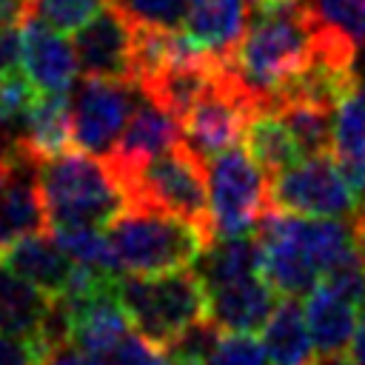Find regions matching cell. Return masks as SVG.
Returning a JSON list of instances; mask_svg holds the SVG:
<instances>
[{
  "label": "cell",
  "instance_id": "11",
  "mask_svg": "<svg viewBox=\"0 0 365 365\" xmlns=\"http://www.w3.org/2000/svg\"><path fill=\"white\" fill-rule=\"evenodd\" d=\"M180 140H182L180 117L140 91L137 106H134L123 134L117 137L114 148L103 160L114 177H123V174L140 168L143 163L160 157L163 151L174 148Z\"/></svg>",
  "mask_w": 365,
  "mask_h": 365
},
{
  "label": "cell",
  "instance_id": "8",
  "mask_svg": "<svg viewBox=\"0 0 365 365\" xmlns=\"http://www.w3.org/2000/svg\"><path fill=\"white\" fill-rule=\"evenodd\" d=\"M140 88L128 80L83 77L71 91V143L80 151L106 157L123 134Z\"/></svg>",
  "mask_w": 365,
  "mask_h": 365
},
{
  "label": "cell",
  "instance_id": "6",
  "mask_svg": "<svg viewBox=\"0 0 365 365\" xmlns=\"http://www.w3.org/2000/svg\"><path fill=\"white\" fill-rule=\"evenodd\" d=\"M208 180V208L217 237L248 234L271 211L268 174L254 163V157L234 145L205 163Z\"/></svg>",
  "mask_w": 365,
  "mask_h": 365
},
{
  "label": "cell",
  "instance_id": "4",
  "mask_svg": "<svg viewBox=\"0 0 365 365\" xmlns=\"http://www.w3.org/2000/svg\"><path fill=\"white\" fill-rule=\"evenodd\" d=\"M117 297L131 328L165 351L188 325L208 317V291L194 265L163 274H120Z\"/></svg>",
  "mask_w": 365,
  "mask_h": 365
},
{
  "label": "cell",
  "instance_id": "9",
  "mask_svg": "<svg viewBox=\"0 0 365 365\" xmlns=\"http://www.w3.org/2000/svg\"><path fill=\"white\" fill-rule=\"evenodd\" d=\"M74 54L83 77L128 80L131 83V51L134 23L108 0L88 23L74 31Z\"/></svg>",
  "mask_w": 365,
  "mask_h": 365
},
{
  "label": "cell",
  "instance_id": "17",
  "mask_svg": "<svg viewBox=\"0 0 365 365\" xmlns=\"http://www.w3.org/2000/svg\"><path fill=\"white\" fill-rule=\"evenodd\" d=\"M248 0H188L182 31L211 54H234L248 29Z\"/></svg>",
  "mask_w": 365,
  "mask_h": 365
},
{
  "label": "cell",
  "instance_id": "33",
  "mask_svg": "<svg viewBox=\"0 0 365 365\" xmlns=\"http://www.w3.org/2000/svg\"><path fill=\"white\" fill-rule=\"evenodd\" d=\"M351 359H354V365H365V314L351 336Z\"/></svg>",
  "mask_w": 365,
  "mask_h": 365
},
{
  "label": "cell",
  "instance_id": "26",
  "mask_svg": "<svg viewBox=\"0 0 365 365\" xmlns=\"http://www.w3.org/2000/svg\"><path fill=\"white\" fill-rule=\"evenodd\" d=\"M202 365H271L262 339L245 331H220Z\"/></svg>",
  "mask_w": 365,
  "mask_h": 365
},
{
  "label": "cell",
  "instance_id": "27",
  "mask_svg": "<svg viewBox=\"0 0 365 365\" xmlns=\"http://www.w3.org/2000/svg\"><path fill=\"white\" fill-rule=\"evenodd\" d=\"M134 26H151L163 31H180L188 0H111Z\"/></svg>",
  "mask_w": 365,
  "mask_h": 365
},
{
  "label": "cell",
  "instance_id": "16",
  "mask_svg": "<svg viewBox=\"0 0 365 365\" xmlns=\"http://www.w3.org/2000/svg\"><path fill=\"white\" fill-rule=\"evenodd\" d=\"M14 143L37 163L71 148V91H40Z\"/></svg>",
  "mask_w": 365,
  "mask_h": 365
},
{
  "label": "cell",
  "instance_id": "24",
  "mask_svg": "<svg viewBox=\"0 0 365 365\" xmlns=\"http://www.w3.org/2000/svg\"><path fill=\"white\" fill-rule=\"evenodd\" d=\"M365 157V74L334 108V160Z\"/></svg>",
  "mask_w": 365,
  "mask_h": 365
},
{
  "label": "cell",
  "instance_id": "35",
  "mask_svg": "<svg viewBox=\"0 0 365 365\" xmlns=\"http://www.w3.org/2000/svg\"><path fill=\"white\" fill-rule=\"evenodd\" d=\"M308 365H354V359L345 356L342 351H334V354H319V356H314Z\"/></svg>",
  "mask_w": 365,
  "mask_h": 365
},
{
  "label": "cell",
  "instance_id": "29",
  "mask_svg": "<svg viewBox=\"0 0 365 365\" xmlns=\"http://www.w3.org/2000/svg\"><path fill=\"white\" fill-rule=\"evenodd\" d=\"M100 365H168V351L137 331H128L111 351L97 354Z\"/></svg>",
  "mask_w": 365,
  "mask_h": 365
},
{
  "label": "cell",
  "instance_id": "15",
  "mask_svg": "<svg viewBox=\"0 0 365 365\" xmlns=\"http://www.w3.org/2000/svg\"><path fill=\"white\" fill-rule=\"evenodd\" d=\"M277 302L279 294L257 274L208 288V317L222 331H245V334L262 331Z\"/></svg>",
  "mask_w": 365,
  "mask_h": 365
},
{
  "label": "cell",
  "instance_id": "7",
  "mask_svg": "<svg viewBox=\"0 0 365 365\" xmlns=\"http://www.w3.org/2000/svg\"><path fill=\"white\" fill-rule=\"evenodd\" d=\"M271 205L302 217H339L348 220L359 211V202L342 180L334 154L302 157L294 165L268 177Z\"/></svg>",
  "mask_w": 365,
  "mask_h": 365
},
{
  "label": "cell",
  "instance_id": "18",
  "mask_svg": "<svg viewBox=\"0 0 365 365\" xmlns=\"http://www.w3.org/2000/svg\"><path fill=\"white\" fill-rule=\"evenodd\" d=\"M259 262H262V248H259L257 231H248L234 237H217L200 254V259L194 262V271L200 274L208 291V288L259 274Z\"/></svg>",
  "mask_w": 365,
  "mask_h": 365
},
{
  "label": "cell",
  "instance_id": "12",
  "mask_svg": "<svg viewBox=\"0 0 365 365\" xmlns=\"http://www.w3.org/2000/svg\"><path fill=\"white\" fill-rule=\"evenodd\" d=\"M0 262L11 268L17 277L48 294L51 299H63L71 294V288L80 279V265L57 245L51 234L34 231L11 240L0 248Z\"/></svg>",
  "mask_w": 365,
  "mask_h": 365
},
{
  "label": "cell",
  "instance_id": "30",
  "mask_svg": "<svg viewBox=\"0 0 365 365\" xmlns=\"http://www.w3.org/2000/svg\"><path fill=\"white\" fill-rule=\"evenodd\" d=\"M0 365H43V351L29 336L0 331Z\"/></svg>",
  "mask_w": 365,
  "mask_h": 365
},
{
  "label": "cell",
  "instance_id": "21",
  "mask_svg": "<svg viewBox=\"0 0 365 365\" xmlns=\"http://www.w3.org/2000/svg\"><path fill=\"white\" fill-rule=\"evenodd\" d=\"M356 308L336 297L322 282L314 285V291L305 297V322L314 339V348L319 354L345 351L351 345V336L356 331Z\"/></svg>",
  "mask_w": 365,
  "mask_h": 365
},
{
  "label": "cell",
  "instance_id": "5",
  "mask_svg": "<svg viewBox=\"0 0 365 365\" xmlns=\"http://www.w3.org/2000/svg\"><path fill=\"white\" fill-rule=\"evenodd\" d=\"M128 208H160L185 217L214 242V222L208 208L205 163L180 140L174 148L143 163L140 168L117 177Z\"/></svg>",
  "mask_w": 365,
  "mask_h": 365
},
{
  "label": "cell",
  "instance_id": "36",
  "mask_svg": "<svg viewBox=\"0 0 365 365\" xmlns=\"http://www.w3.org/2000/svg\"><path fill=\"white\" fill-rule=\"evenodd\" d=\"M11 163H14V148H11V143H9V145L0 148V191H3L6 177H9V171H11Z\"/></svg>",
  "mask_w": 365,
  "mask_h": 365
},
{
  "label": "cell",
  "instance_id": "10",
  "mask_svg": "<svg viewBox=\"0 0 365 365\" xmlns=\"http://www.w3.org/2000/svg\"><path fill=\"white\" fill-rule=\"evenodd\" d=\"M257 240L262 248L259 277L279 294L291 299H302L314 291L319 282V271L305 254V248L297 242V237L288 228V214L279 208L265 211V217L257 222Z\"/></svg>",
  "mask_w": 365,
  "mask_h": 365
},
{
  "label": "cell",
  "instance_id": "23",
  "mask_svg": "<svg viewBox=\"0 0 365 365\" xmlns=\"http://www.w3.org/2000/svg\"><path fill=\"white\" fill-rule=\"evenodd\" d=\"M277 114L291 128L302 157L334 154V108L305 100H288L277 108Z\"/></svg>",
  "mask_w": 365,
  "mask_h": 365
},
{
  "label": "cell",
  "instance_id": "37",
  "mask_svg": "<svg viewBox=\"0 0 365 365\" xmlns=\"http://www.w3.org/2000/svg\"><path fill=\"white\" fill-rule=\"evenodd\" d=\"M168 365H200L197 359H185V356H168Z\"/></svg>",
  "mask_w": 365,
  "mask_h": 365
},
{
  "label": "cell",
  "instance_id": "14",
  "mask_svg": "<svg viewBox=\"0 0 365 365\" xmlns=\"http://www.w3.org/2000/svg\"><path fill=\"white\" fill-rule=\"evenodd\" d=\"M14 163L0 191V248L23 234L46 228V211L37 185V160L29 157L14 140Z\"/></svg>",
  "mask_w": 365,
  "mask_h": 365
},
{
  "label": "cell",
  "instance_id": "1",
  "mask_svg": "<svg viewBox=\"0 0 365 365\" xmlns=\"http://www.w3.org/2000/svg\"><path fill=\"white\" fill-rule=\"evenodd\" d=\"M248 29L234 48V66L259 108L274 111L279 91L311 63L314 0H251Z\"/></svg>",
  "mask_w": 365,
  "mask_h": 365
},
{
  "label": "cell",
  "instance_id": "2",
  "mask_svg": "<svg viewBox=\"0 0 365 365\" xmlns=\"http://www.w3.org/2000/svg\"><path fill=\"white\" fill-rule=\"evenodd\" d=\"M37 185L46 211V228H108L128 200L103 157L80 148L60 151L37 163Z\"/></svg>",
  "mask_w": 365,
  "mask_h": 365
},
{
  "label": "cell",
  "instance_id": "32",
  "mask_svg": "<svg viewBox=\"0 0 365 365\" xmlns=\"http://www.w3.org/2000/svg\"><path fill=\"white\" fill-rule=\"evenodd\" d=\"M31 14V0H0V26H20Z\"/></svg>",
  "mask_w": 365,
  "mask_h": 365
},
{
  "label": "cell",
  "instance_id": "34",
  "mask_svg": "<svg viewBox=\"0 0 365 365\" xmlns=\"http://www.w3.org/2000/svg\"><path fill=\"white\" fill-rule=\"evenodd\" d=\"M354 240H356V248H359V254L365 257V202L359 205V211L354 214Z\"/></svg>",
  "mask_w": 365,
  "mask_h": 365
},
{
  "label": "cell",
  "instance_id": "31",
  "mask_svg": "<svg viewBox=\"0 0 365 365\" xmlns=\"http://www.w3.org/2000/svg\"><path fill=\"white\" fill-rule=\"evenodd\" d=\"M23 74V31L20 26H0V80Z\"/></svg>",
  "mask_w": 365,
  "mask_h": 365
},
{
  "label": "cell",
  "instance_id": "19",
  "mask_svg": "<svg viewBox=\"0 0 365 365\" xmlns=\"http://www.w3.org/2000/svg\"><path fill=\"white\" fill-rule=\"evenodd\" d=\"M54 299L17 277L0 262V331H11L37 342L46 319L51 317Z\"/></svg>",
  "mask_w": 365,
  "mask_h": 365
},
{
  "label": "cell",
  "instance_id": "22",
  "mask_svg": "<svg viewBox=\"0 0 365 365\" xmlns=\"http://www.w3.org/2000/svg\"><path fill=\"white\" fill-rule=\"evenodd\" d=\"M242 145L268 177L302 160L291 128L277 111H268V108H259L248 117L245 131H242Z\"/></svg>",
  "mask_w": 365,
  "mask_h": 365
},
{
  "label": "cell",
  "instance_id": "3",
  "mask_svg": "<svg viewBox=\"0 0 365 365\" xmlns=\"http://www.w3.org/2000/svg\"><path fill=\"white\" fill-rule=\"evenodd\" d=\"M120 274H163L191 268L211 240L171 211L125 208L106 231Z\"/></svg>",
  "mask_w": 365,
  "mask_h": 365
},
{
  "label": "cell",
  "instance_id": "13",
  "mask_svg": "<svg viewBox=\"0 0 365 365\" xmlns=\"http://www.w3.org/2000/svg\"><path fill=\"white\" fill-rule=\"evenodd\" d=\"M23 31V71L37 86V91H68L80 71L74 46L63 31L51 29L40 17L29 14L20 23Z\"/></svg>",
  "mask_w": 365,
  "mask_h": 365
},
{
  "label": "cell",
  "instance_id": "25",
  "mask_svg": "<svg viewBox=\"0 0 365 365\" xmlns=\"http://www.w3.org/2000/svg\"><path fill=\"white\" fill-rule=\"evenodd\" d=\"M57 245L83 268L100 271V274H120L108 237L103 228H88V225H68V228H51Z\"/></svg>",
  "mask_w": 365,
  "mask_h": 365
},
{
  "label": "cell",
  "instance_id": "28",
  "mask_svg": "<svg viewBox=\"0 0 365 365\" xmlns=\"http://www.w3.org/2000/svg\"><path fill=\"white\" fill-rule=\"evenodd\" d=\"M108 0H31V14L57 31H77Z\"/></svg>",
  "mask_w": 365,
  "mask_h": 365
},
{
  "label": "cell",
  "instance_id": "20",
  "mask_svg": "<svg viewBox=\"0 0 365 365\" xmlns=\"http://www.w3.org/2000/svg\"><path fill=\"white\" fill-rule=\"evenodd\" d=\"M262 345L271 365H308L314 359V339L299 299L279 297L262 328Z\"/></svg>",
  "mask_w": 365,
  "mask_h": 365
}]
</instances>
